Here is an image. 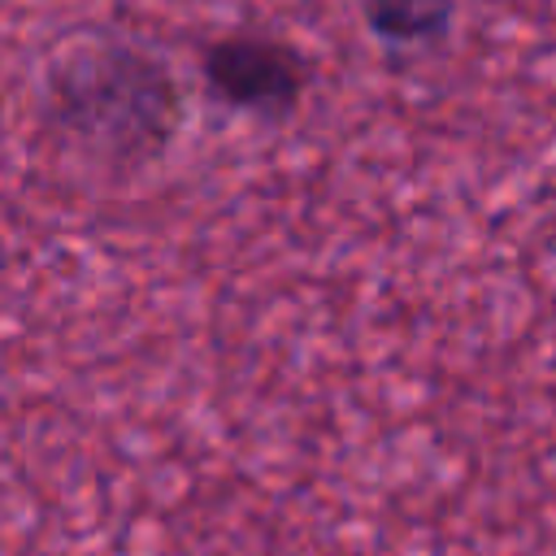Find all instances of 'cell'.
I'll return each instance as SVG.
<instances>
[{
  "label": "cell",
  "instance_id": "6da1fadb",
  "mask_svg": "<svg viewBox=\"0 0 556 556\" xmlns=\"http://www.w3.org/2000/svg\"><path fill=\"white\" fill-rule=\"evenodd\" d=\"M39 113L83 161L109 174H135L178 135L182 96L156 52L135 39L91 30L48 61Z\"/></svg>",
  "mask_w": 556,
  "mask_h": 556
},
{
  "label": "cell",
  "instance_id": "7a4b0ae2",
  "mask_svg": "<svg viewBox=\"0 0 556 556\" xmlns=\"http://www.w3.org/2000/svg\"><path fill=\"white\" fill-rule=\"evenodd\" d=\"M200 78L204 91L230 113L278 126L295 117V109L304 104V91L313 83V61L304 56V48L269 30H230L204 43Z\"/></svg>",
  "mask_w": 556,
  "mask_h": 556
},
{
  "label": "cell",
  "instance_id": "3957f363",
  "mask_svg": "<svg viewBox=\"0 0 556 556\" xmlns=\"http://www.w3.org/2000/svg\"><path fill=\"white\" fill-rule=\"evenodd\" d=\"M365 30L391 56H421L447 43L456 26V0H365Z\"/></svg>",
  "mask_w": 556,
  "mask_h": 556
}]
</instances>
